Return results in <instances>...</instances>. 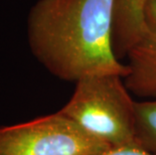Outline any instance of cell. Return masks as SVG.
<instances>
[{"instance_id": "cell-3", "label": "cell", "mask_w": 156, "mask_h": 155, "mask_svg": "<svg viewBox=\"0 0 156 155\" xmlns=\"http://www.w3.org/2000/svg\"><path fill=\"white\" fill-rule=\"evenodd\" d=\"M110 148L61 111L0 127V155H100Z\"/></svg>"}, {"instance_id": "cell-5", "label": "cell", "mask_w": 156, "mask_h": 155, "mask_svg": "<svg viewBox=\"0 0 156 155\" xmlns=\"http://www.w3.org/2000/svg\"><path fill=\"white\" fill-rule=\"evenodd\" d=\"M145 2L146 0H116L112 39L118 60L126 58L138 37Z\"/></svg>"}, {"instance_id": "cell-6", "label": "cell", "mask_w": 156, "mask_h": 155, "mask_svg": "<svg viewBox=\"0 0 156 155\" xmlns=\"http://www.w3.org/2000/svg\"><path fill=\"white\" fill-rule=\"evenodd\" d=\"M135 130L138 146L156 155V98L136 101Z\"/></svg>"}, {"instance_id": "cell-1", "label": "cell", "mask_w": 156, "mask_h": 155, "mask_svg": "<svg viewBox=\"0 0 156 155\" xmlns=\"http://www.w3.org/2000/svg\"><path fill=\"white\" fill-rule=\"evenodd\" d=\"M116 0H38L27 18V37L51 74L77 83L90 76L117 75L127 65L113 48Z\"/></svg>"}, {"instance_id": "cell-2", "label": "cell", "mask_w": 156, "mask_h": 155, "mask_svg": "<svg viewBox=\"0 0 156 155\" xmlns=\"http://www.w3.org/2000/svg\"><path fill=\"white\" fill-rule=\"evenodd\" d=\"M135 104L121 76H90L76 83L59 111L111 148L138 146Z\"/></svg>"}, {"instance_id": "cell-4", "label": "cell", "mask_w": 156, "mask_h": 155, "mask_svg": "<svg viewBox=\"0 0 156 155\" xmlns=\"http://www.w3.org/2000/svg\"><path fill=\"white\" fill-rule=\"evenodd\" d=\"M128 72L123 79L131 94L143 99L156 98V0H146L142 24L127 55Z\"/></svg>"}, {"instance_id": "cell-7", "label": "cell", "mask_w": 156, "mask_h": 155, "mask_svg": "<svg viewBox=\"0 0 156 155\" xmlns=\"http://www.w3.org/2000/svg\"><path fill=\"white\" fill-rule=\"evenodd\" d=\"M100 155H154L139 146H123L110 148Z\"/></svg>"}]
</instances>
